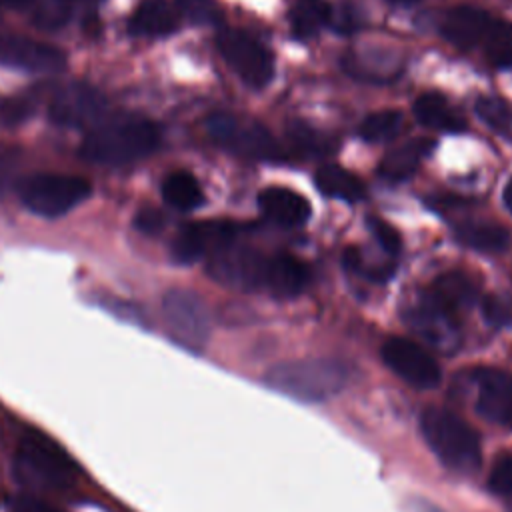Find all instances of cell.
Returning a JSON list of instances; mask_svg holds the SVG:
<instances>
[{
    "mask_svg": "<svg viewBox=\"0 0 512 512\" xmlns=\"http://www.w3.org/2000/svg\"><path fill=\"white\" fill-rule=\"evenodd\" d=\"M420 432L436 458L458 474H472L482 464V446L476 430L458 414L430 406L420 414Z\"/></svg>",
    "mask_w": 512,
    "mask_h": 512,
    "instance_id": "obj_1",
    "label": "cell"
},
{
    "mask_svg": "<svg viewBox=\"0 0 512 512\" xmlns=\"http://www.w3.org/2000/svg\"><path fill=\"white\" fill-rule=\"evenodd\" d=\"M350 370L334 358H300L274 364L264 382L276 392L302 402H322L338 394L348 382Z\"/></svg>",
    "mask_w": 512,
    "mask_h": 512,
    "instance_id": "obj_2",
    "label": "cell"
},
{
    "mask_svg": "<svg viewBox=\"0 0 512 512\" xmlns=\"http://www.w3.org/2000/svg\"><path fill=\"white\" fill-rule=\"evenodd\" d=\"M160 132L144 118H126L92 130L80 144V156L96 164H130L156 150Z\"/></svg>",
    "mask_w": 512,
    "mask_h": 512,
    "instance_id": "obj_3",
    "label": "cell"
},
{
    "mask_svg": "<svg viewBox=\"0 0 512 512\" xmlns=\"http://www.w3.org/2000/svg\"><path fill=\"white\" fill-rule=\"evenodd\" d=\"M18 474L46 488H66L76 482V462L50 436L40 430H26L16 450Z\"/></svg>",
    "mask_w": 512,
    "mask_h": 512,
    "instance_id": "obj_4",
    "label": "cell"
},
{
    "mask_svg": "<svg viewBox=\"0 0 512 512\" xmlns=\"http://www.w3.org/2000/svg\"><path fill=\"white\" fill-rule=\"evenodd\" d=\"M206 132L220 148L252 158V160H282L284 152L272 132L258 122L242 120L228 112H214L206 118Z\"/></svg>",
    "mask_w": 512,
    "mask_h": 512,
    "instance_id": "obj_5",
    "label": "cell"
},
{
    "mask_svg": "<svg viewBox=\"0 0 512 512\" xmlns=\"http://www.w3.org/2000/svg\"><path fill=\"white\" fill-rule=\"evenodd\" d=\"M90 182L70 174H34L18 184L22 204L46 218H56L90 196Z\"/></svg>",
    "mask_w": 512,
    "mask_h": 512,
    "instance_id": "obj_6",
    "label": "cell"
},
{
    "mask_svg": "<svg viewBox=\"0 0 512 512\" xmlns=\"http://www.w3.org/2000/svg\"><path fill=\"white\" fill-rule=\"evenodd\" d=\"M164 320L172 336L190 350H202L210 336V314L204 300L186 288H174L162 300Z\"/></svg>",
    "mask_w": 512,
    "mask_h": 512,
    "instance_id": "obj_7",
    "label": "cell"
},
{
    "mask_svg": "<svg viewBox=\"0 0 512 512\" xmlns=\"http://www.w3.org/2000/svg\"><path fill=\"white\" fill-rule=\"evenodd\" d=\"M216 46L228 66L252 88H264L274 74V60L270 52L250 34L224 28L218 38Z\"/></svg>",
    "mask_w": 512,
    "mask_h": 512,
    "instance_id": "obj_8",
    "label": "cell"
},
{
    "mask_svg": "<svg viewBox=\"0 0 512 512\" xmlns=\"http://www.w3.org/2000/svg\"><path fill=\"white\" fill-rule=\"evenodd\" d=\"M266 260L258 250L232 242L208 256L206 272L228 288L256 290L264 286Z\"/></svg>",
    "mask_w": 512,
    "mask_h": 512,
    "instance_id": "obj_9",
    "label": "cell"
},
{
    "mask_svg": "<svg viewBox=\"0 0 512 512\" xmlns=\"http://www.w3.org/2000/svg\"><path fill=\"white\" fill-rule=\"evenodd\" d=\"M380 354L384 364L414 388H434L442 378L434 356L408 338H388Z\"/></svg>",
    "mask_w": 512,
    "mask_h": 512,
    "instance_id": "obj_10",
    "label": "cell"
},
{
    "mask_svg": "<svg viewBox=\"0 0 512 512\" xmlns=\"http://www.w3.org/2000/svg\"><path fill=\"white\" fill-rule=\"evenodd\" d=\"M238 226L228 220H204L190 222L180 228L172 240V258L178 264H192L202 256H210L216 250L236 242Z\"/></svg>",
    "mask_w": 512,
    "mask_h": 512,
    "instance_id": "obj_11",
    "label": "cell"
},
{
    "mask_svg": "<svg viewBox=\"0 0 512 512\" xmlns=\"http://www.w3.org/2000/svg\"><path fill=\"white\" fill-rule=\"evenodd\" d=\"M108 108L106 98L92 86L72 82L62 86L50 100L48 114L58 126L80 128L98 120Z\"/></svg>",
    "mask_w": 512,
    "mask_h": 512,
    "instance_id": "obj_12",
    "label": "cell"
},
{
    "mask_svg": "<svg viewBox=\"0 0 512 512\" xmlns=\"http://www.w3.org/2000/svg\"><path fill=\"white\" fill-rule=\"evenodd\" d=\"M0 62L24 72L56 74L66 68V54L52 44H46L28 36L2 34Z\"/></svg>",
    "mask_w": 512,
    "mask_h": 512,
    "instance_id": "obj_13",
    "label": "cell"
},
{
    "mask_svg": "<svg viewBox=\"0 0 512 512\" xmlns=\"http://www.w3.org/2000/svg\"><path fill=\"white\" fill-rule=\"evenodd\" d=\"M476 410L490 422L512 428V372L500 368H476Z\"/></svg>",
    "mask_w": 512,
    "mask_h": 512,
    "instance_id": "obj_14",
    "label": "cell"
},
{
    "mask_svg": "<svg viewBox=\"0 0 512 512\" xmlns=\"http://www.w3.org/2000/svg\"><path fill=\"white\" fill-rule=\"evenodd\" d=\"M494 16L476 6H456L442 18L440 32L456 48H480L492 28Z\"/></svg>",
    "mask_w": 512,
    "mask_h": 512,
    "instance_id": "obj_15",
    "label": "cell"
},
{
    "mask_svg": "<svg viewBox=\"0 0 512 512\" xmlns=\"http://www.w3.org/2000/svg\"><path fill=\"white\" fill-rule=\"evenodd\" d=\"M406 320L412 328L436 346H448L456 340V316L438 306L426 292L420 296L418 304L410 308Z\"/></svg>",
    "mask_w": 512,
    "mask_h": 512,
    "instance_id": "obj_16",
    "label": "cell"
},
{
    "mask_svg": "<svg viewBox=\"0 0 512 512\" xmlns=\"http://www.w3.org/2000/svg\"><path fill=\"white\" fill-rule=\"evenodd\" d=\"M258 206L272 222L280 226H300L312 214L310 202L302 194L282 186L264 188L258 194Z\"/></svg>",
    "mask_w": 512,
    "mask_h": 512,
    "instance_id": "obj_17",
    "label": "cell"
},
{
    "mask_svg": "<svg viewBox=\"0 0 512 512\" xmlns=\"http://www.w3.org/2000/svg\"><path fill=\"white\" fill-rule=\"evenodd\" d=\"M308 284V268L292 254H274L266 260L264 286L276 298H292Z\"/></svg>",
    "mask_w": 512,
    "mask_h": 512,
    "instance_id": "obj_18",
    "label": "cell"
},
{
    "mask_svg": "<svg viewBox=\"0 0 512 512\" xmlns=\"http://www.w3.org/2000/svg\"><path fill=\"white\" fill-rule=\"evenodd\" d=\"M180 26V16L174 2L168 0H142L128 20V30L134 36H166Z\"/></svg>",
    "mask_w": 512,
    "mask_h": 512,
    "instance_id": "obj_19",
    "label": "cell"
},
{
    "mask_svg": "<svg viewBox=\"0 0 512 512\" xmlns=\"http://www.w3.org/2000/svg\"><path fill=\"white\" fill-rule=\"evenodd\" d=\"M432 148L434 140L430 138H414L410 142H404L380 160L378 174L390 182L406 180L416 172V168L432 152Z\"/></svg>",
    "mask_w": 512,
    "mask_h": 512,
    "instance_id": "obj_20",
    "label": "cell"
},
{
    "mask_svg": "<svg viewBox=\"0 0 512 512\" xmlns=\"http://www.w3.org/2000/svg\"><path fill=\"white\" fill-rule=\"evenodd\" d=\"M426 294L438 306L458 318V314L464 308L472 306V302L476 300V284L470 280V276L462 272H446L432 282Z\"/></svg>",
    "mask_w": 512,
    "mask_h": 512,
    "instance_id": "obj_21",
    "label": "cell"
},
{
    "mask_svg": "<svg viewBox=\"0 0 512 512\" xmlns=\"http://www.w3.org/2000/svg\"><path fill=\"white\" fill-rule=\"evenodd\" d=\"M414 116L420 124L444 130V132H460L466 128V120L462 114L450 108L448 100L438 92H426L414 102Z\"/></svg>",
    "mask_w": 512,
    "mask_h": 512,
    "instance_id": "obj_22",
    "label": "cell"
},
{
    "mask_svg": "<svg viewBox=\"0 0 512 512\" xmlns=\"http://www.w3.org/2000/svg\"><path fill=\"white\" fill-rule=\"evenodd\" d=\"M314 180H316V188L330 198L356 202L366 194L364 182L356 174H352L350 170L338 164H328L318 168L314 174Z\"/></svg>",
    "mask_w": 512,
    "mask_h": 512,
    "instance_id": "obj_23",
    "label": "cell"
},
{
    "mask_svg": "<svg viewBox=\"0 0 512 512\" xmlns=\"http://www.w3.org/2000/svg\"><path fill=\"white\" fill-rule=\"evenodd\" d=\"M454 236L480 252H504L510 246V232L496 222H462L454 228Z\"/></svg>",
    "mask_w": 512,
    "mask_h": 512,
    "instance_id": "obj_24",
    "label": "cell"
},
{
    "mask_svg": "<svg viewBox=\"0 0 512 512\" xmlns=\"http://www.w3.org/2000/svg\"><path fill=\"white\" fill-rule=\"evenodd\" d=\"M164 200L176 210H192L204 202L198 180L188 172H172L162 182Z\"/></svg>",
    "mask_w": 512,
    "mask_h": 512,
    "instance_id": "obj_25",
    "label": "cell"
},
{
    "mask_svg": "<svg viewBox=\"0 0 512 512\" xmlns=\"http://www.w3.org/2000/svg\"><path fill=\"white\" fill-rule=\"evenodd\" d=\"M330 4L324 0H298L290 10V24L296 38L306 40L318 34L322 26H328Z\"/></svg>",
    "mask_w": 512,
    "mask_h": 512,
    "instance_id": "obj_26",
    "label": "cell"
},
{
    "mask_svg": "<svg viewBox=\"0 0 512 512\" xmlns=\"http://www.w3.org/2000/svg\"><path fill=\"white\" fill-rule=\"evenodd\" d=\"M480 48L492 66L512 68V24L494 18L492 28Z\"/></svg>",
    "mask_w": 512,
    "mask_h": 512,
    "instance_id": "obj_27",
    "label": "cell"
},
{
    "mask_svg": "<svg viewBox=\"0 0 512 512\" xmlns=\"http://www.w3.org/2000/svg\"><path fill=\"white\" fill-rule=\"evenodd\" d=\"M404 126V116L398 110L372 112L360 124V136L366 142H388L400 134Z\"/></svg>",
    "mask_w": 512,
    "mask_h": 512,
    "instance_id": "obj_28",
    "label": "cell"
},
{
    "mask_svg": "<svg viewBox=\"0 0 512 512\" xmlns=\"http://www.w3.org/2000/svg\"><path fill=\"white\" fill-rule=\"evenodd\" d=\"M28 8L32 24L40 30H58L72 14L70 0H32Z\"/></svg>",
    "mask_w": 512,
    "mask_h": 512,
    "instance_id": "obj_29",
    "label": "cell"
},
{
    "mask_svg": "<svg viewBox=\"0 0 512 512\" xmlns=\"http://www.w3.org/2000/svg\"><path fill=\"white\" fill-rule=\"evenodd\" d=\"M476 112L482 118V122L492 126L502 136L512 138V108L504 100L482 96L476 102Z\"/></svg>",
    "mask_w": 512,
    "mask_h": 512,
    "instance_id": "obj_30",
    "label": "cell"
},
{
    "mask_svg": "<svg viewBox=\"0 0 512 512\" xmlns=\"http://www.w3.org/2000/svg\"><path fill=\"white\" fill-rule=\"evenodd\" d=\"M290 140L302 152H308V154H330L336 146L328 134L318 132L316 128L302 124V122H294L290 126Z\"/></svg>",
    "mask_w": 512,
    "mask_h": 512,
    "instance_id": "obj_31",
    "label": "cell"
},
{
    "mask_svg": "<svg viewBox=\"0 0 512 512\" xmlns=\"http://www.w3.org/2000/svg\"><path fill=\"white\" fill-rule=\"evenodd\" d=\"M174 8L180 18H186L192 24H218L222 12L214 0H174Z\"/></svg>",
    "mask_w": 512,
    "mask_h": 512,
    "instance_id": "obj_32",
    "label": "cell"
},
{
    "mask_svg": "<svg viewBox=\"0 0 512 512\" xmlns=\"http://www.w3.org/2000/svg\"><path fill=\"white\" fill-rule=\"evenodd\" d=\"M32 112V100L24 96L0 98V128H14L22 124Z\"/></svg>",
    "mask_w": 512,
    "mask_h": 512,
    "instance_id": "obj_33",
    "label": "cell"
},
{
    "mask_svg": "<svg viewBox=\"0 0 512 512\" xmlns=\"http://www.w3.org/2000/svg\"><path fill=\"white\" fill-rule=\"evenodd\" d=\"M488 486L498 496H512V454H504L492 464Z\"/></svg>",
    "mask_w": 512,
    "mask_h": 512,
    "instance_id": "obj_34",
    "label": "cell"
},
{
    "mask_svg": "<svg viewBox=\"0 0 512 512\" xmlns=\"http://www.w3.org/2000/svg\"><path fill=\"white\" fill-rule=\"evenodd\" d=\"M370 228H372L374 238L378 240V244L388 254H396L400 250V236L388 222H384L382 218H370Z\"/></svg>",
    "mask_w": 512,
    "mask_h": 512,
    "instance_id": "obj_35",
    "label": "cell"
},
{
    "mask_svg": "<svg viewBox=\"0 0 512 512\" xmlns=\"http://www.w3.org/2000/svg\"><path fill=\"white\" fill-rule=\"evenodd\" d=\"M328 26L336 28L338 32H352L360 26V18L356 16V10L352 6H346L342 4L340 8H334L330 6V20H328Z\"/></svg>",
    "mask_w": 512,
    "mask_h": 512,
    "instance_id": "obj_36",
    "label": "cell"
},
{
    "mask_svg": "<svg viewBox=\"0 0 512 512\" xmlns=\"http://www.w3.org/2000/svg\"><path fill=\"white\" fill-rule=\"evenodd\" d=\"M164 214L160 212V210H156V208H144V210H140L138 214H136V220H134V224H136V228L140 230V232H144V234H156V232H160L162 228H164Z\"/></svg>",
    "mask_w": 512,
    "mask_h": 512,
    "instance_id": "obj_37",
    "label": "cell"
},
{
    "mask_svg": "<svg viewBox=\"0 0 512 512\" xmlns=\"http://www.w3.org/2000/svg\"><path fill=\"white\" fill-rule=\"evenodd\" d=\"M12 512H58V510H54L52 506H48L40 500H34V498H18L12 504Z\"/></svg>",
    "mask_w": 512,
    "mask_h": 512,
    "instance_id": "obj_38",
    "label": "cell"
},
{
    "mask_svg": "<svg viewBox=\"0 0 512 512\" xmlns=\"http://www.w3.org/2000/svg\"><path fill=\"white\" fill-rule=\"evenodd\" d=\"M12 172H14V158L12 154L0 148V190H4V186L10 182Z\"/></svg>",
    "mask_w": 512,
    "mask_h": 512,
    "instance_id": "obj_39",
    "label": "cell"
},
{
    "mask_svg": "<svg viewBox=\"0 0 512 512\" xmlns=\"http://www.w3.org/2000/svg\"><path fill=\"white\" fill-rule=\"evenodd\" d=\"M414 512H442V510L438 506H434L432 502H428V500H418L414 504Z\"/></svg>",
    "mask_w": 512,
    "mask_h": 512,
    "instance_id": "obj_40",
    "label": "cell"
},
{
    "mask_svg": "<svg viewBox=\"0 0 512 512\" xmlns=\"http://www.w3.org/2000/svg\"><path fill=\"white\" fill-rule=\"evenodd\" d=\"M32 0H0V8H28Z\"/></svg>",
    "mask_w": 512,
    "mask_h": 512,
    "instance_id": "obj_41",
    "label": "cell"
},
{
    "mask_svg": "<svg viewBox=\"0 0 512 512\" xmlns=\"http://www.w3.org/2000/svg\"><path fill=\"white\" fill-rule=\"evenodd\" d=\"M502 200H504L506 208L512 212V178L508 180V184H506V188H504V192H502Z\"/></svg>",
    "mask_w": 512,
    "mask_h": 512,
    "instance_id": "obj_42",
    "label": "cell"
},
{
    "mask_svg": "<svg viewBox=\"0 0 512 512\" xmlns=\"http://www.w3.org/2000/svg\"><path fill=\"white\" fill-rule=\"evenodd\" d=\"M388 2H392V4H396V6H410V4H416V2H420V0H388Z\"/></svg>",
    "mask_w": 512,
    "mask_h": 512,
    "instance_id": "obj_43",
    "label": "cell"
}]
</instances>
